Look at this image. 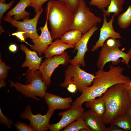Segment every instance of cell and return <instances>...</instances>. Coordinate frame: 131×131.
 Wrapping results in <instances>:
<instances>
[{
    "mask_svg": "<svg viewBox=\"0 0 131 131\" xmlns=\"http://www.w3.org/2000/svg\"><path fill=\"white\" fill-rule=\"evenodd\" d=\"M76 120L65 127L62 131H91L84 120L83 115L79 117Z\"/></svg>",
    "mask_w": 131,
    "mask_h": 131,
    "instance_id": "24",
    "label": "cell"
},
{
    "mask_svg": "<svg viewBox=\"0 0 131 131\" xmlns=\"http://www.w3.org/2000/svg\"><path fill=\"white\" fill-rule=\"evenodd\" d=\"M127 54L129 55L131 57V47L127 52Z\"/></svg>",
    "mask_w": 131,
    "mask_h": 131,
    "instance_id": "41",
    "label": "cell"
},
{
    "mask_svg": "<svg viewBox=\"0 0 131 131\" xmlns=\"http://www.w3.org/2000/svg\"><path fill=\"white\" fill-rule=\"evenodd\" d=\"M82 34L79 30H71L65 33L60 39L64 43L75 46L81 39Z\"/></svg>",
    "mask_w": 131,
    "mask_h": 131,
    "instance_id": "21",
    "label": "cell"
},
{
    "mask_svg": "<svg viewBox=\"0 0 131 131\" xmlns=\"http://www.w3.org/2000/svg\"><path fill=\"white\" fill-rule=\"evenodd\" d=\"M70 60V56L66 51L61 55L46 58L41 64L39 69L44 83L48 85H50L51 76L55 69L60 65L67 66Z\"/></svg>",
    "mask_w": 131,
    "mask_h": 131,
    "instance_id": "8",
    "label": "cell"
},
{
    "mask_svg": "<svg viewBox=\"0 0 131 131\" xmlns=\"http://www.w3.org/2000/svg\"><path fill=\"white\" fill-rule=\"evenodd\" d=\"M10 69L9 66L6 65L2 61L0 55V80H4L8 75V71Z\"/></svg>",
    "mask_w": 131,
    "mask_h": 131,
    "instance_id": "28",
    "label": "cell"
},
{
    "mask_svg": "<svg viewBox=\"0 0 131 131\" xmlns=\"http://www.w3.org/2000/svg\"><path fill=\"white\" fill-rule=\"evenodd\" d=\"M5 0H0V2H5Z\"/></svg>",
    "mask_w": 131,
    "mask_h": 131,
    "instance_id": "42",
    "label": "cell"
},
{
    "mask_svg": "<svg viewBox=\"0 0 131 131\" xmlns=\"http://www.w3.org/2000/svg\"><path fill=\"white\" fill-rule=\"evenodd\" d=\"M124 2V0H111L107 10L105 9L102 10L103 16H110L112 13H114L115 16L119 15L123 10V5Z\"/></svg>",
    "mask_w": 131,
    "mask_h": 131,
    "instance_id": "22",
    "label": "cell"
},
{
    "mask_svg": "<svg viewBox=\"0 0 131 131\" xmlns=\"http://www.w3.org/2000/svg\"><path fill=\"white\" fill-rule=\"evenodd\" d=\"M101 21V18L90 11L84 0H80L77 9L74 13L71 30H79L83 34Z\"/></svg>",
    "mask_w": 131,
    "mask_h": 131,
    "instance_id": "7",
    "label": "cell"
},
{
    "mask_svg": "<svg viewBox=\"0 0 131 131\" xmlns=\"http://www.w3.org/2000/svg\"><path fill=\"white\" fill-rule=\"evenodd\" d=\"M15 1L12 0L8 4H6L5 2H0V29H3L1 25V22L3 16L5 12L13 5Z\"/></svg>",
    "mask_w": 131,
    "mask_h": 131,
    "instance_id": "27",
    "label": "cell"
},
{
    "mask_svg": "<svg viewBox=\"0 0 131 131\" xmlns=\"http://www.w3.org/2000/svg\"><path fill=\"white\" fill-rule=\"evenodd\" d=\"M25 33L24 32L17 30L16 32L12 33L10 35L16 36L18 40L22 42H25L26 43L25 41Z\"/></svg>",
    "mask_w": 131,
    "mask_h": 131,
    "instance_id": "33",
    "label": "cell"
},
{
    "mask_svg": "<svg viewBox=\"0 0 131 131\" xmlns=\"http://www.w3.org/2000/svg\"><path fill=\"white\" fill-rule=\"evenodd\" d=\"M44 98L48 109L54 111L57 109L65 110L69 109L73 101L71 97L62 98L48 92L46 93Z\"/></svg>",
    "mask_w": 131,
    "mask_h": 131,
    "instance_id": "15",
    "label": "cell"
},
{
    "mask_svg": "<svg viewBox=\"0 0 131 131\" xmlns=\"http://www.w3.org/2000/svg\"><path fill=\"white\" fill-rule=\"evenodd\" d=\"M50 0H32L29 7H33L36 13L37 10L42 8L43 4Z\"/></svg>",
    "mask_w": 131,
    "mask_h": 131,
    "instance_id": "32",
    "label": "cell"
},
{
    "mask_svg": "<svg viewBox=\"0 0 131 131\" xmlns=\"http://www.w3.org/2000/svg\"><path fill=\"white\" fill-rule=\"evenodd\" d=\"M67 89L69 91L72 93H75L77 90L76 86L73 84L69 85L67 87Z\"/></svg>",
    "mask_w": 131,
    "mask_h": 131,
    "instance_id": "35",
    "label": "cell"
},
{
    "mask_svg": "<svg viewBox=\"0 0 131 131\" xmlns=\"http://www.w3.org/2000/svg\"><path fill=\"white\" fill-rule=\"evenodd\" d=\"M0 123L1 124L6 125L8 128H11L13 123V121L8 118V116L4 115L0 108Z\"/></svg>",
    "mask_w": 131,
    "mask_h": 131,
    "instance_id": "30",
    "label": "cell"
},
{
    "mask_svg": "<svg viewBox=\"0 0 131 131\" xmlns=\"http://www.w3.org/2000/svg\"><path fill=\"white\" fill-rule=\"evenodd\" d=\"M124 69L120 66L111 65L108 71L99 69L95 73L92 85L84 89L80 96L72 103L71 107H82L83 103L100 96L113 85L130 81V78L123 74Z\"/></svg>",
    "mask_w": 131,
    "mask_h": 131,
    "instance_id": "1",
    "label": "cell"
},
{
    "mask_svg": "<svg viewBox=\"0 0 131 131\" xmlns=\"http://www.w3.org/2000/svg\"><path fill=\"white\" fill-rule=\"evenodd\" d=\"M83 116L91 131H106V124L102 118L90 109L84 112Z\"/></svg>",
    "mask_w": 131,
    "mask_h": 131,
    "instance_id": "17",
    "label": "cell"
},
{
    "mask_svg": "<svg viewBox=\"0 0 131 131\" xmlns=\"http://www.w3.org/2000/svg\"><path fill=\"white\" fill-rule=\"evenodd\" d=\"M106 106L102 117L105 124H110L116 118L126 113L131 106V101L125 84H115L109 88L102 97Z\"/></svg>",
    "mask_w": 131,
    "mask_h": 131,
    "instance_id": "3",
    "label": "cell"
},
{
    "mask_svg": "<svg viewBox=\"0 0 131 131\" xmlns=\"http://www.w3.org/2000/svg\"><path fill=\"white\" fill-rule=\"evenodd\" d=\"M14 125L18 131H35L30 125H28L23 122H17L14 124Z\"/></svg>",
    "mask_w": 131,
    "mask_h": 131,
    "instance_id": "29",
    "label": "cell"
},
{
    "mask_svg": "<svg viewBox=\"0 0 131 131\" xmlns=\"http://www.w3.org/2000/svg\"><path fill=\"white\" fill-rule=\"evenodd\" d=\"M125 87L127 90L131 89V80L125 84Z\"/></svg>",
    "mask_w": 131,
    "mask_h": 131,
    "instance_id": "38",
    "label": "cell"
},
{
    "mask_svg": "<svg viewBox=\"0 0 131 131\" xmlns=\"http://www.w3.org/2000/svg\"><path fill=\"white\" fill-rule=\"evenodd\" d=\"M7 83L4 80H0V88L5 87Z\"/></svg>",
    "mask_w": 131,
    "mask_h": 131,
    "instance_id": "37",
    "label": "cell"
},
{
    "mask_svg": "<svg viewBox=\"0 0 131 131\" xmlns=\"http://www.w3.org/2000/svg\"><path fill=\"white\" fill-rule=\"evenodd\" d=\"M31 106L28 105L24 111L20 114V117L28 119L30 121V125L35 131H46L49 129L50 118L54 111L48 109L46 114L43 115L40 113L36 115L33 114L31 110Z\"/></svg>",
    "mask_w": 131,
    "mask_h": 131,
    "instance_id": "10",
    "label": "cell"
},
{
    "mask_svg": "<svg viewBox=\"0 0 131 131\" xmlns=\"http://www.w3.org/2000/svg\"><path fill=\"white\" fill-rule=\"evenodd\" d=\"M45 10L53 40L71 30L74 12L65 3L59 0H50Z\"/></svg>",
    "mask_w": 131,
    "mask_h": 131,
    "instance_id": "2",
    "label": "cell"
},
{
    "mask_svg": "<svg viewBox=\"0 0 131 131\" xmlns=\"http://www.w3.org/2000/svg\"><path fill=\"white\" fill-rule=\"evenodd\" d=\"M103 23L100 29L99 36L96 44L93 46L91 51L94 52L100 47H102L106 41L111 38L113 39H120L121 36L120 33L116 32L113 26V22L115 16L113 14L109 22L107 21L106 16H103Z\"/></svg>",
    "mask_w": 131,
    "mask_h": 131,
    "instance_id": "13",
    "label": "cell"
},
{
    "mask_svg": "<svg viewBox=\"0 0 131 131\" xmlns=\"http://www.w3.org/2000/svg\"><path fill=\"white\" fill-rule=\"evenodd\" d=\"M117 23L119 26L123 29H126L131 25V5L125 12L119 15Z\"/></svg>",
    "mask_w": 131,
    "mask_h": 131,
    "instance_id": "25",
    "label": "cell"
},
{
    "mask_svg": "<svg viewBox=\"0 0 131 131\" xmlns=\"http://www.w3.org/2000/svg\"><path fill=\"white\" fill-rule=\"evenodd\" d=\"M127 91L129 98L131 101V89L127 90Z\"/></svg>",
    "mask_w": 131,
    "mask_h": 131,
    "instance_id": "39",
    "label": "cell"
},
{
    "mask_svg": "<svg viewBox=\"0 0 131 131\" xmlns=\"http://www.w3.org/2000/svg\"><path fill=\"white\" fill-rule=\"evenodd\" d=\"M65 3L74 12L77 10L80 0H59Z\"/></svg>",
    "mask_w": 131,
    "mask_h": 131,
    "instance_id": "31",
    "label": "cell"
},
{
    "mask_svg": "<svg viewBox=\"0 0 131 131\" xmlns=\"http://www.w3.org/2000/svg\"><path fill=\"white\" fill-rule=\"evenodd\" d=\"M43 11L42 8L38 9L36 12V15L33 18L22 21L16 20L10 16H4L2 18L4 21L10 23L17 28V30L24 32L26 40L29 38L33 40L39 36L37 32V25Z\"/></svg>",
    "mask_w": 131,
    "mask_h": 131,
    "instance_id": "9",
    "label": "cell"
},
{
    "mask_svg": "<svg viewBox=\"0 0 131 131\" xmlns=\"http://www.w3.org/2000/svg\"><path fill=\"white\" fill-rule=\"evenodd\" d=\"M74 47V46L64 43L60 39L57 38L48 47L43 53L46 58H49L53 56L61 55L67 49Z\"/></svg>",
    "mask_w": 131,
    "mask_h": 131,
    "instance_id": "19",
    "label": "cell"
},
{
    "mask_svg": "<svg viewBox=\"0 0 131 131\" xmlns=\"http://www.w3.org/2000/svg\"><path fill=\"white\" fill-rule=\"evenodd\" d=\"M84 112L82 107L70 108L67 110L59 112L58 115L62 117L61 120L57 123L50 124L49 129L50 131H59L83 115Z\"/></svg>",
    "mask_w": 131,
    "mask_h": 131,
    "instance_id": "12",
    "label": "cell"
},
{
    "mask_svg": "<svg viewBox=\"0 0 131 131\" xmlns=\"http://www.w3.org/2000/svg\"><path fill=\"white\" fill-rule=\"evenodd\" d=\"M106 131H125L118 126L115 125H111L108 128H106Z\"/></svg>",
    "mask_w": 131,
    "mask_h": 131,
    "instance_id": "34",
    "label": "cell"
},
{
    "mask_svg": "<svg viewBox=\"0 0 131 131\" xmlns=\"http://www.w3.org/2000/svg\"><path fill=\"white\" fill-rule=\"evenodd\" d=\"M20 48L26 55L25 60L22 65V67H28L33 71L39 70L43 56H39L36 52L30 50L23 44L20 45Z\"/></svg>",
    "mask_w": 131,
    "mask_h": 131,
    "instance_id": "16",
    "label": "cell"
},
{
    "mask_svg": "<svg viewBox=\"0 0 131 131\" xmlns=\"http://www.w3.org/2000/svg\"><path fill=\"white\" fill-rule=\"evenodd\" d=\"M126 113L131 116V106L128 108Z\"/></svg>",
    "mask_w": 131,
    "mask_h": 131,
    "instance_id": "40",
    "label": "cell"
},
{
    "mask_svg": "<svg viewBox=\"0 0 131 131\" xmlns=\"http://www.w3.org/2000/svg\"><path fill=\"white\" fill-rule=\"evenodd\" d=\"M32 0H20L18 3L13 8L8 12L6 16L11 17L19 21L20 19L23 21L30 19V14L25 10L27 7H29Z\"/></svg>",
    "mask_w": 131,
    "mask_h": 131,
    "instance_id": "18",
    "label": "cell"
},
{
    "mask_svg": "<svg viewBox=\"0 0 131 131\" xmlns=\"http://www.w3.org/2000/svg\"><path fill=\"white\" fill-rule=\"evenodd\" d=\"M110 1L111 0H91L89 4L91 6H96L98 9L102 10L108 7Z\"/></svg>",
    "mask_w": 131,
    "mask_h": 131,
    "instance_id": "26",
    "label": "cell"
},
{
    "mask_svg": "<svg viewBox=\"0 0 131 131\" xmlns=\"http://www.w3.org/2000/svg\"><path fill=\"white\" fill-rule=\"evenodd\" d=\"M8 49L11 52L14 53L16 51L17 49V47L15 44H12L9 46Z\"/></svg>",
    "mask_w": 131,
    "mask_h": 131,
    "instance_id": "36",
    "label": "cell"
},
{
    "mask_svg": "<svg viewBox=\"0 0 131 131\" xmlns=\"http://www.w3.org/2000/svg\"><path fill=\"white\" fill-rule=\"evenodd\" d=\"M27 84L9 81L10 87L15 88L16 91L20 92L25 97L39 100L36 96L43 98L45 96L48 85L43 82L40 71H33L29 69L25 75Z\"/></svg>",
    "mask_w": 131,
    "mask_h": 131,
    "instance_id": "4",
    "label": "cell"
},
{
    "mask_svg": "<svg viewBox=\"0 0 131 131\" xmlns=\"http://www.w3.org/2000/svg\"><path fill=\"white\" fill-rule=\"evenodd\" d=\"M117 125L125 131H131V116L126 113L116 118L110 123Z\"/></svg>",
    "mask_w": 131,
    "mask_h": 131,
    "instance_id": "23",
    "label": "cell"
},
{
    "mask_svg": "<svg viewBox=\"0 0 131 131\" xmlns=\"http://www.w3.org/2000/svg\"><path fill=\"white\" fill-rule=\"evenodd\" d=\"M85 106L102 118L106 111L105 103L102 97L86 102Z\"/></svg>",
    "mask_w": 131,
    "mask_h": 131,
    "instance_id": "20",
    "label": "cell"
},
{
    "mask_svg": "<svg viewBox=\"0 0 131 131\" xmlns=\"http://www.w3.org/2000/svg\"><path fill=\"white\" fill-rule=\"evenodd\" d=\"M78 64H70L65 71L64 82L60 85L63 88L67 87L71 84L76 87L77 90L82 93L84 89L91 86L95 75L86 72L80 68Z\"/></svg>",
    "mask_w": 131,
    "mask_h": 131,
    "instance_id": "6",
    "label": "cell"
},
{
    "mask_svg": "<svg viewBox=\"0 0 131 131\" xmlns=\"http://www.w3.org/2000/svg\"><path fill=\"white\" fill-rule=\"evenodd\" d=\"M97 25L94 26L87 32L83 34L79 41L75 45L73 52L77 50L76 55L69 62L71 64H78L82 67L86 66L84 57L86 52L88 50L87 45L88 42L92 36L98 29Z\"/></svg>",
    "mask_w": 131,
    "mask_h": 131,
    "instance_id": "11",
    "label": "cell"
},
{
    "mask_svg": "<svg viewBox=\"0 0 131 131\" xmlns=\"http://www.w3.org/2000/svg\"><path fill=\"white\" fill-rule=\"evenodd\" d=\"M120 41L117 39L113 45H109L106 42L100 51L96 65L99 70H103L106 64L111 62L113 65H118L120 62L129 66L131 57L127 53L120 50Z\"/></svg>",
    "mask_w": 131,
    "mask_h": 131,
    "instance_id": "5",
    "label": "cell"
},
{
    "mask_svg": "<svg viewBox=\"0 0 131 131\" xmlns=\"http://www.w3.org/2000/svg\"><path fill=\"white\" fill-rule=\"evenodd\" d=\"M48 21L46 18L44 26L39 28L41 31V35L35 39L32 40L34 45H30L31 49L36 52L40 57H41L53 40L48 27Z\"/></svg>",
    "mask_w": 131,
    "mask_h": 131,
    "instance_id": "14",
    "label": "cell"
}]
</instances>
